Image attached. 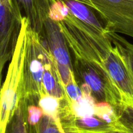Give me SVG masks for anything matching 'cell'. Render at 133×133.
<instances>
[{"label":"cell","instance_id":"8992f818","mask_svg":"<svg viewBox=\"0 0 133 133\" xmlns=\"http://www.w3.org/2000/svg\"><path fill=\"white\" fill-rule=\"evenodd\" d=\"M44 37L56 62L73 69L68 46L57 22L47 18L44 24Z\"/></svg>","mask_w":133,"mask_h":133},{"label":"cell","instance_id":"8fae6325","mask_svg":"<svg viewBox=\"0 0 133 133\" xmlns=\"http://www.w3.org/2000/svg\"><path fill=\"white\" fill-rule=\"evenodd\" d=\"M106 35L111 43L114 44V48L122 57L133 78V44L123 37L117 35L116 32L108 29L106 31Z\"/></svg>","mask_w":133,"mask_h":133},{"label":"cell","instance_id":"6da1fadb","mask_svg":"<svg viewBox=\"0 0 133 133\" xmlns=\"http://www.w3.org/2000/svg\"><path fill=\"white\" fill-rule=\"evenodd\" d=\"M57 24L74 56L97 65L105 72L104 60L113 48L107 35L88 28L70 11L63 21Z\"/></svg>","mask_w":133,"mask_h":133},{"label":"cell","instance_id":"e0dca14e","mask_svg":"<svg viewBox=\"0 0 133 133\" xmlns=\"http://www.w3.org/2000/svg\"><path fill=\"white\" fill-rule=\"evenodd\" d=\"M115 110L122 125L125 127L133 129V104L121 106Z\"/></svg>","mask_w":133,"mask_h":133},{"label":"cell","instance_id":"5bb4252c","mask_svg":"<svg viewBox=\"0 0 133 133\" xmlns=\"http://www.w3.org/2000/svg\"><path fill=\"white\" fill-rule=\"evenodd\" d=\"M97 101L92 95L83 94L77 101H71V108L76 117H86L95 116V107Z\"/></svg>","mask_w":133,"mask_h":133},{"label":"cell","instance_id":"9a60e30c","mask_svg":"<svg viewBox=\"0 0 133 133\" xmlns=\"http://www.w3.org/2000/svg\"><path fill=\"white\" fill-rule=\"evenodd\" d=\"M69 15V9L62 0H56L50 3L48 17L55 22L63 21Z\"/></svg>","mask_w":133,"mask_h":133},{"label":"cell","instance_id":"d6986e66","mask_svg":"<svg viewBox=\"0 0 133 133\" xmlns=\"http://www.w3.org/2000/svg\"><path fill=\"white\" fill-rule=\"evenodd\" d=\"M27 112H28V122L29 125L31 126L36 125L44 116V113L41 108L34 104H30L28 106Z\"/></svg>","mask_w":133,"mask_h":133},{"label":"cell","instance_id":"ba28073f","mask_svg":"<svg viewBox=\"0 0 133 133\" xmlns=\"http://www.w3.org/2000/svg\"><path fill=\"white\" fill-rule=\"evenodd\" d=\"M68 7L71 13L78 19L84 25L95 31L98 33L105 35L106 28L103 27L100 22L90 9L83 3L75 0H62Z\"/></svg>","mask_w":133,"mask_h":133},{"label":"cell","instance_id":"cb8c5ba5","mask_svg":"<svg viewBox=\"0 0 133 133\" xmlns=\"http://www.w3.org/2000/svg\"><path fill=\"white\" fill-rule=\"evenodd\" d=\"M0 75H2V73H0Z\"/></svg>","mask_w":133,"mask_h":133},{"label":"cell","instance_id":"44dd1931","mask_svg":"<svg viewBox=\"0 0 133 133\" xmlns=\"http://www.w3.org/2000/svg\"><path fill=\"white\" fill-rule=\"evenodd\" d=\"M117 133H133V129L125 127V129L123 130V131L120 132H117Z\"/></svg>","mask_w":133,"mask_h":133},{"label":"cell","instance_id":"5b68a950","mask_svg":"<svg viewBox=\"0 0 133 133\" xmlns=\"http://www.w3.org/2000/svg\"><path fill=\"white\" fill-rule=\"evenodd\" d=\"M73 70L84 83L88 84L92 90V96L97 101H106L114 108L119 107L121 99L108 75L95 64L75 57Z\"/></svg>","mask_w":133,"mask_h":133},{"label":"cell","instance_id":"7a4b0ae2","mask_svg":"<svg viewBox=\"0 0 133 133\" xmlns=\"http://www.w3.org/2000/svg\"><path fill=\"white\" fill-rule=\"evenodd\" d=\"M52 57L44 36L28 27L25 35L22 75V98L34 102L44 94L43 77L44 65Z\"/></svg>","mask_w":133,"mask_h":133},{"label":"cell","instance_id":"277c9868","mask_svg":"<svg viewBox=\"0 0 133 133\" xmlns=\"http://www.w3.org/2000/svg\"><path fill=\"white\" fill-rule=\"evenodd\" d=\"M22 16L15 0H0V73L12 59L17 44Z\"/></svg>","mask_w":133,"mask_h":133},{"label":"cell","instance_id":"3957f363","mask_svg":"<svg viewBox=\"0 0 133 133\" xmlns=\"http://www.w3.org/2000/svg\"><path fill=\"white\" fill-rule=\"evenodd\" d=\"M28 25L27 20L22 19L15 52L9 66L5 80L0 89V133H5L7 125L22 98L23 66Z\"/></svg>","mask_w":133,"mask_h":133},{"label":"cell","instance_id":"4fadbf2b","mask_svg":"<svg viewBox=\"0 0 133 133\" xmlns=\"http://www.w3.org/2000/svg\"><path fill=\"white\" fill-rule=\"evenodd\" d=\"M95 116L108 123L121 129L122 131L125 129L119 119V116L113 106L106 101L97 102L95 107ZM121 131V132H122Z\"/></svg>","mask_w":133,"mask_h":133},{"label":"cell","instance_id":"2e32d148","mask_svg":"<svg viewBox=\"0 0 133 133\" xmlns=\"http://www.w3.org/2000/svg\"><path fill=\"white\" fill-rule=\"evenodd\" d=\"M35 133H65L51 117L44 115L39 122L33 126Z\"/></svg>","mask_w":133,"mask_h":133},{"label":"cell","instance_id":"30bf717a","mask_svg":"<svg viewBox=\"0 0 133 133\" xmlns=\"http://www.w3.org/2000/svg\"><path fill=\"white\" fill-rule=\"evenodd\" d=\"M28 106L27 100L22 98L7 125L5 133H35L33 127L29 125L28 122Z\"/></svg>","mask_w":133,"mask_h":133},{"label":"cell","instance_id":"603a6c76","mask_svg":"<svg viewBox=\"0 0 133 133\" xmlns=\"http://www.w3.org/2000/svg\"><path fill=\"white\" fill-rule=\"evenodd\" d=\"M110 133H117V132H110Z\"/></svg>","mask_w":133,"mask_h":133},{"label":"cell","instance_id":"9c48e42d","mask_svg":"<svg viewBox=\"0 0 133 133\" xmlns=\"http://www.w3.org/2000/svg\"><path fill=\"white\" fill-rule=\"evenodd\" d=\"M43 86L44 93L57 97L60 100L68 97L61 86L56 71L54 59L52 56L44 65Z\"/></svg>","mask_w":133,"mask_h":133},{"label":"cell","instance_id":"7402d4cb","mask_svg":"<svg viewBox=\"0 0 133 133\" xmlns=\"http://www.w3.org/2000/svg\"><path fill=\"white\" fill-rule=\"evenodd\" d=\"M2 75H0V89H1V88H2Z\"/></svg>","mask_w":133,"mask_h":133},{"label":"cell","instance_id":"52a82bcc","mask_svg":"<svg viewBox=\"0 0 133 133\" xmlns=\"http://www.w3.org/2000/svg\"><path fill=\"white\" fill-rule=\"evenodd\" d=\"M65 133L120 132L121 129L108 123L95 116L86 117L73 116L61 123Z\"/></svg>","mask_w":133,"mask_h":133},{"label":"cell","instance_id":"ac0fdd59","mask_svg":"<svg viewBox=\"0 0 133 133\" xmlns=\"http://www.w3.org/2000/svg\"><path fill=\"white\" fill-rule=\"evenodd\" d=\"M64 91L71 101H77L82 97V92L78 85L75 72H72L71 75V80L65 88Z\"/></svg>","mask_w":133,"mask_h":133},{"label":"cell","instance_id":"ffe728a7","mask_svg":"<svg viewBox=\"0 0 133 133\" xmlns=\"http://www.w3.org/2000/svg\"><path fill=\"white\" fill-rule=\"evenodd\" d=\"M80 89L83 94L87 95H92V90L88 84L82 83L80 85Z\"/></svg>","mask_w":133,"mask_h":133},{"label":"cell","instance_id":"7c38bea8","mask_svg":"<svg viewBox=\"0 0 133 133\" xmlns=\"http://www.w3.org/2000/svg\"><path fill=\"white\" fill-rule=\"evenodd\" d=\"M38 104L43 110L44 115L53 119L57 125L63 130L59 121L61 100L57 97L44 93L39 97Z\"/></svg>","mask_w":133,"mask_h":133}]
</instances>
